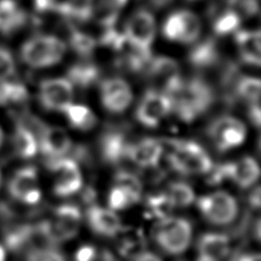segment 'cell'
Instances as JSON below:
<instances>
[{"instance_id": "obj_1", "label": "cell", "mask_w": 261, "mask_h": 261, "mask_svg": "<svg viewBox=\"0 0 261 261\" xmlns=\"http://www.w3.org/2000/svg\"><path fill=\"white\" fill-rule=\"evenodd\" d=\"M172 113L185 123H193L216 102V90L206 79L195 76L186 81L171 96Z\"/></svg>"}, {"instance_id": "obj_2", "label": "cell", "mask_w": 261, "mask_h": 261, "mask_svg": "<svg viewBox=\"0 0 261 261\" xmlns=\"http://www.w3.org/2000/svg\"><path fill=\"white\" fill-rule=\"evenodd\" d=\"M167 149V162L171 169L182 175L206 174L213 162L206 150L192 140L171 139L163 142Z\"/></svg>"}, {"instance_id": "obj_3", "label": "cell", "mask_w": 261, "mask_h": 261, "mask_svg": "<svg viewBox=\"0 0 261 261\" xmlns=\"http://www.w3.org/2000/svg\"><path fill=\"white\" fill-rule=\"evenodd\" d=\"M82 219L81 208L77 205L62 204L54 210L52 218L36 223L37 234L46 245L55 246L77 235Z\"/></svg>"}, {"instance_id": "obj_4", "label": "cell", "mask_w": 261, "mask_h": 261, "mask_svg": "<svg viewBox=\"0 0 261 261\" xmlns=\"http://www.w3.org/2000/svg\"><path fill=\"white\" fill-rule=\"evenodd\" d=\"M67 45L57 36L36 35L28 39L21 48V59L34 69L49 68L61 62Z\"/></svg>"}, {"instance_id": "obj_5", "label": "cell", "mask_w": 261, "mask_h": 261, "mask_svg": "<svg viewBox=\"0 0 261 261\" xmlns=\"http://www.w3.org/2000/svg\"><path fill=\"white\" fill-rule=\"evenodd\" d=\"M152 239L163 252L178 255L187 250L193 240V226L184 218L167 217L153 227Z\"/></svg>"}, {"instance_id": "obj_6", "label": "cell", "mask_w": 261, "mask_h": 261, "mask_svg": "<svg viewBox=\"0 0 261 261\" xmlns=\"http://www.w3.org/2000/svg\"><path fill=\"white\" fill-rule=\"evenodd\" d=\"M35 133L38 141V150L44 153L46 160L68 156L72 148V141L68 133L61 127L52 126L35 117H29L23 122Z\"/></svg>"}, {"instance_id": "obj_7", "label": "cell", "mask_w": 261, "mask_h": 261, "mask_svg": "<svg viewBox=\"0 0 261 261\" xmlns=\"http://www.w3.org/2000/svg\"><path fill=\"white\" fill-rule=\"evenodd\" d=\"M207 138L219 152H227L239 148L246 139V126L234 116L223 115L208 124Z\"/></svg>"}, {"instance_id": "obj_8", "label": "cell", "mask_w": 261, "mask_h": 261, "mask_svg": "<svg viewBox=\"0 0 261 261\" xmlns=\"http://www.w3.org/2000/svg\"><path fill=\"white\" fill-rule=\"evenodd\" d=\"M197 208L205 220L214 226L230 225L239 214L236 198L222 190L200 196L197 199Z\"/></svg>"}, {"instance_id": "obj_9", "label": "cell", "mask_w": 261, "mask_h": 261, "mask_svg": "<svg viewBox=\"0 0 261 261\" xmlns=\"http://www.w3.org/2000/svg\"><path fill=\"white\" fill-rule=\"evenodd\" d=\"M45 165L54 175L53 192L60 198H69L81 192L83 174L79 164L69 156L45 160Z\"/></svg>"}, {"instance_id": "obj_10", "label": "cell", "mask_w": 261, "mask_h": 261, "mask_svg": "<svg viewBox=\"0 0 261 261\" xmlns=\"http://www.w3.org/2000/svg\"><path fill=\"white\" fill-rule=\"evenodd\" d=\"M143 72L152 90L169 96L173 94L184 82L179 64L175 60L167 57H152Z\"/></svg>"}, {"instance_id": "obj_11", "label": "cell", "mask_w": 261, "mask_h": 261, "mask_svg": "<svg viewBox=\"0 0 261 261\" xmlns=\"http://www.w3.org/2000/svg\"><path fill=\"white\" fill-rule=\"evenodd\" d=\"M163 36L167 40L180 44H194L199 39L202 23L195 13L181 9L171 13L162 27Z\"/></svg>"}, {"instance_id": "obj_12", "label": "cell", "mask_w": 261, "mask_h": 261, "mask_svg": "<svg viewBox=\"0 0 261 261\" xmlns=\"http://www.w3.org/2000/svg\"><path fill=\"white\" fill-rule=\"evenodd\" d=\"M7 192L12 199L34 206L41 199L38 170L34 165H25L14 172L7 184Z\"/></svg>"}, {"instance_id": "obj_13", "label": "cell", "mask_w": 261, "mask_h": 261, "mask_svg": "<svg viewBox=\"0 0 261 261\" xmlns=\"http://www.w3.org/2000/svg\"><path fill=\"white\" fill-rule=\"evenodd\" d=\"M172 113V100L158 91L148 90L135 109V119L143 126L157 127Z\"/></svg>"}, {"instance_id": "obj_14", "label": "cell", "mask_w": 261, "mask_h": 261, "mask_svg": "<svg viewBox=\"0 0 261 261\" xmlns=\"http://www.w3.org/2000/svg\"><path fill=\"white\" fill-rule=\"evenodd\" d=\"M73 94L72 84L67 78H49L40 83L38 100L45 110L63 113L72 103Z\"/></svg>"}, {"instance_id": "obj_15", "label": "cell", "mask_w": 261, "mask_h": 261, "mask_svg": "<svg viewBox=\"0 0 261 261\" xmlns=\"http://www.w3.org/2000/svg\"><path fill=\"white\" fill-rule=\"evenodd\" d=\"M123 32L129 43L139 48L151 50L157 32L155 16L149 9L140 8L129 16Z\"/></svg>"}, {"instance_id": "obj_16", "label": "cell", "mask_w": 261, "mask_h": 261, "mask_svg": "<svg viewBox=\"0 0 261 261\" xmlns=\"http://www.w3.org/2000/svg\"><path fill=\"white\" fill-rule=\"evenodd\" d=\"M100 97L108 113L118 115L128 109L133 101V92L123 78L111 77L100 84Z\"/></svg>"}, {"instance_id": "obj_17", "label": "cell", "mask_w": 261, "mask_h": 261, "mask_svg": "<svg viewBox=\"0 0 261 261\" xmlns=\"http://www.w3.org/2000/svg\"><path fill=\"white\" fill-rule=\"evenodd\" d=\"M86 221L94 234L103 237H115L123 231L124 226L117 213L99 205H88Z\"/></svg>"}, {"instance_id": "obj_18", "label": "cell", "mask_w": 261, "mask_h": 261, "mask_svg": "<svg viewBox=\"0 0 261 261\" xmlns=\"http://www.w3.org/2000/svg\"><path fill=\"white\" fill-rule=\"evenodd\" d=\"M130 141L122 128H109L101 135L99 149L105 163L116 165L127 160V151Z\"/></svg>"}, {"instance_id": "obj_19", "label": "cell", "mask_w": 261, "mask_h": 261, "mask_svg": "<svg viewBox=\"0 0 261 261\" xmlns=\"http://www.w3.org/2000/svg\"><path fill=\"white\" fill-rule=\"evenodd\" d=\"M164 152V146L161 140L155 138H143L130 142L127 160L141 169H153L158 165Z\"/></svg>"}, {"instance_id": "obj_20", "label": "cell", "mask_w": 261, "mask_h": 261, "mask_svg": "<svg viewBox=\"0 0 261 261\" xmlns=\"http://www.w3.org/2000/svg\"><path fill=\"white\" fill-rule=\"evenodd\" d=\"M230 252V240L222 232H205L197 241V261H223Z\"/></svg>"}, {"instance_id": "obj_21", "label": "cell", "mask_w": 261, "mask_h": 261, "mask_svg": "<svg viewBox=\"0 0 261 261\" xmlns=\"http://www.w3.org/2000/svg\"><path fill=\"white\" fill-rule=\"evenodd\" d=\"M188 61L199 71L219 67L221 63V52L216 39L208 37L194 43L193 48L188 54Z\"/></svg>"}, {"instance_id": "obj_22", "label": "cell", "mask_w": 261, "mask_h": 261, "mask_svg": "<svg viewBox=\"0 0 261 261\" xmlns=\"http://www.w3.org/2000/svg\"><path fill=\"white\" fill-rule=\"evenodd\" d=\"M235 44L241 61L249 65L259 67L260 57V31L239 30L235 32Z\"/></svg>"}, {"instance_id": "obj_23", "label": "cell", "mask_w": 261, "mask_h": 261, "mask_svg": "<svg viewBox=\"0 0 261 261\" xmlns=\"http://www.w3.org/2000/svg\"><path fill=\"white\" fill-rule=\"evenodd\" d=\"M259 164L253 157L245 156L239 161L231 162L229 180L241 189L253 187L259 179Z\"/></svg>"}, {"instance_id": "obj_24", "label": "cell", "mask_w": 261, "mask_h": 261, "mask_svg": "<svg viewBox=\"0 0 261 261\" xmlns=\"http://www.w3.org/2000/svg\"><path fill=\"white\" fill-rule=\"evenodd\" d=\"M101 71L97 65L90 59H83L68 69L67 79L82 90H87L99 82Z\"/></svg>"}, {"instance_id": "obj_25", "label": "cell", "mask_w": 261, "mask_h": 261, "mask_svg": "<svg viewBox=\"0 0 261 261\" xmlns=\"http://www.w3.org/2000/svg\"><path fill=\"white\" fill-rule=\"evenodd\" d=\"M3 236L5 246L13 252H20L23 249L31 245L35 240H39L36 225H30V223H21V225L6 227Z\"/></svg>"}, {"instance_id": "obj_26", "label": "cell", "mask_w": 261, "mask_h": 261, "mask_svg": "<svg viewBox=\"0 0 261 261\" xmlns=\"http://www.w3.org/2000/svg\"><path fill=\"white\" fill-rule=\"evenodd\" d=\"M28 15L15 0H0V31L12 35L27 24Z\"/></svg>"}, {"instance_id": "obj_27", "label": "cell", "mask_w": 261, "mask_h": 261, "mask_svg": "<svg viewBox=\"0 0 261 261\" xmlns=\"http://www.w3.org/2000/svg\"><path fill=\"white\" fill-rule=\"evenodd\" d=\"M126 3L127 0H95L91 20L93 18L103 30L115 28L120 11Z\"/></svg>"}, {"instance_id": "obj_28", "label": "cell", "mask_w": 261, "mask_h": 261, "mask_svg": "<svg viewBox=\"0 0 261 261\" xmlns=\"http://www.w3.org/2000/svg\"><path fill=\"white\" fill-rule=\"evenodd\" d=\"M12 144L15 155L22 160H31L38 152V141L35 133L22 122H18L14 128Z\"/></svg>"}, {"instance_id": "obj_29", "label": "cell", "mask_w": 261, "mask_h": 261, "mask_svg": "<svg viewBox=\"0 0 261 261\" xmlns=\"http://www.w3.org/2000/svg\"><path fill=\"white\" fill-rule=\"evenodd\" d=\"M62 114L65 116L70 126L82 132L93 129L97 123L96 116L85 105H76L72 102L63 110Z\"/></svg>"}, {"instance_id": "obj_30", "label": "cell", "mask_w": 261, "mask_h": 261, "mask_svg": "<svg viewBox=\"0 0 261 261\" xmlns=\"http://www.w3.org/2000/svg\"><path fill=\"white\" fill-rule=\"evenodd\" d=\"M68 43L73 52L83 59H90L97 46V40L94 37L79 30L74 25H69Z\"/></svg>"}, {"instance_id": "obj_31", "label": "cell", "mask_w": 261, "mask_h": 261, "mask_svg": "<svg viewBox=\"0 0 261 261\" xmlns=\"http://www.w3.org/2000/svg\"><path fill=\"white\" fill-rule=\"evenodd\" d=\"M260 81L252 76H239L235 82L232 95L234 100L240 99L246 103H258L260 97Z\"/></svg>"}, {"instance_id": "obj_32", "label": "cell", "mask_w": 261, "mask_h": 261, "mask_svg": "<svg viewBox=\"0 0 261 261\" xmlns=\"http://www.w3.org/2000/svg\"><path fill=\"white\" fill-rule=\"evenodd\" d=\"M27 87L13 79H0V105H22L28 100Z\"/></svg>"}, {"instance_id": "obj_33", "label": "cell", "mask_w": 261, "mask_h": 261, "mask_svg": "<svg viewBox=\"0 0 261 261\" xmlns=\"http://www.w3.org/2000/svg\"><path fill=\"white\" fill-rule=\"evenodd\" d=\"M146 208L148 217L162 220V219L171 217V213L174 210V205L165 192H162L148 196L146 200Z\"/></svg>"}, {"instance_id": "obj_34", "label": "cell", "mask_w": 261, "mask_h": 261, "mask_svg": "<svg viewBox=\"0 0 261 261\" xmlns=\"http://www.w3.org/2000/svg\"><path fill=\"white\" fill-rule=\"evenodd\" d=\"M164 192L169 196L174 207H187L195 202L194 189L185 181H173L167 186Z\"/></svg>"}, {"instance_id": "obj_35", "label": "cell", "mask_w": 261, "mask_h": 261, "mask_svg": "<svg viewBox=\"0 0 261 261\" xmlns=\"http://www.w3.org/2000/svg\"><path fill=\"white\" fill-rule=\"evenodd\" d=\"M242 20L240 16H237L234 12L229 11L226 8L220 14H218L213 21V32L219 37L228 36L231 34H235L239 31Z\"/></svg>"}, {"instance_id": "obj_36", "label": "cell", "mask_w": 261, "mask_h": 261, "mask_svg": "<svg viewBox=\"0 0 261 261\" xmlns=\"http://www.w3.org/2000/svg\"><path fill=\"white\" fill-rule=\"evenodd\" d=\"M140 200L141 198L118 185H114L108 195L109 208L115 212L127 210L128 207L133 206L134 204L139 203Z\"/></svg>"}, {"instance_id": "obj_37", "label": "cell", "mask_w": 261, "mask_h": 261, "mask_svg": "<svg viewBox=\"0 0 261 261\" xmlns=\"http://www.w3.org/2000/svg\"><path fill=\"white\" fill-rule=\"evenodd\" d=\"M24 261H67V258L57 246L35 245L28 249Z\"/></svg>"}, {"instance_id": "obj_38", "label": "cell", "mask_w": 261, "mask_h": 261, "mask_svg": "<svg viewBox=\"0 0 261 261\" xmlns=\"http://www.w3.org/2000/svg\"><path fill=\"white\" fill-rule=\"evenodd\" d=\"M35 8L41 14L53 13L70 17L72 9V0H34Z\"/></svg>"}, {"instance_id": "obj_39", "label": "cell", "mask_w": 261, "mask_h": 261, "mask_svg": "<svg viewBox=\"0 0 261 261\" xmlns=\"http://www.w3.org/2000/svg\"><path fill=\"white\" fill-rule=\"evenodd\" d=\"M226 8L234 12L242 21L253 17L259 13L258 0H226Z\"/></svg>"}, {"instance_id": "obj_40", "label": "cell", "mask_w": 261, "mask_h": 261, "mask_svg": "<svg viewBox=\"0 0 261 261\" xmlns=\"http://www.w3.org/2000/svg\"><path fill=\"white\" fill-rule=\"evenodd\" d=\"M76 261H116L115 255L107 249H99L93 245H83L74 255Z\"/></svg>"}, {"instance_id": "obj_41", "label": "cell", "mask_w": 261, "mask_h": 261, "mask_svg": "<svg viewBox=\"0 0 261 261\" xmlns=\"http://www.w3.org/2000/svg\"><path fill=\"white\" fill-rule=\"evenodd\" d=\"M114 185H118L120 187L127 189L128 192L135 196L142 197V182L137 174L128 171H118L115 174Z\"/></svg>"}, {"instance_id": "obj_42", "label": "cell", "mask_w": 261, "mask_h": 261, "mask_svg": "<svg viewBox=\"0 0 261 261\" xmlns=\"http://www.w3.org/2000/svg\"><path fill=\"white\" fill-rule=\"evenodd\" d=\"M94 3L95 0H72V9L69 18H72L78 23L91 20Z\"/></svg>"}, {"instance_id": "obj_43", "label": "cell", "mask_w": 261, "mask_h": 261, "mask_svg": "<svg viewBox=\"0 0 261 261\" xmlns=\"http://www.w3.org/2000/svg\"><path fill=\"white\" fill-rule=\"evenodd\" d=\"M230 164L231 162H225V163H220V164L218 165H213L212 169L206 173L207 184L211 186H217V185L222 184L223 181L229 180Z\"/></svg>"}, {"instance_id": "obj_44", "label": "cell", "mask_w": 261, "mask_h": 261, "mask_svg": "<svg viewBox=\"0 0 261 261\" xmlns=\"http://www.w3.org/2000/svg\"><path fill=\"white\" fill-rule=\"evenodd\" d=\"M15 72V61L9 49L0 46V79L11 78Z\"/></svg>"}, {"instance_id": "obj_45", "label": "cell", "mask_w": 261, "mask_h": 261, "mask_svg": "<svg viewBox=\"0 0 261 261\" xmlns=\"http://www.w3.org/2000/svg\"><path fill=\"white\" fill-rule=\"evenodd\" d=\"M248 117H249L250 122L252 123V125H253L254 127H259V126H260L261 113H260V106H259V102H258V103L249 105V109H248Z\"/></svg>"}, {"instance_id": "obj_46", "label": "cell", "mask_w": 261, "mask_h": 261, "mask_svg": "<svg viewBox=\"0 0 261 261\" xmlns=\"http://www.w3.org/2000/svg\"><path fill=\"white\" fill-rule=\"evenodd\" d=\"M130 261H163L156 253L149 252V251H142V252L138 253L137 255L132 257Z\"/></svg>"}, {"instance_id": "obj_47", "label": "cell", "mask_w": 261, "mask_h": 261, "mask_svg": "<svg viewBox=\"0 0 261 261\" xmlns=\"http://www.w3.org/2000/svg\"><path fill=\"white\" fill-rule=\"evenodd\" d=\"M249 203L252 208L258 210L260 207V188L255 187L252 189L250 196H249Z\"/></svg>"}, {"instance_id": "obj_48", "label": "cell", "mask_w": 261, "mask_h": 261, "mask_svg": "<svg viewBox=\"0 0 261 261\" xmlns=\"http://www.w3.org/2000/svg\"><path fill=\"white\" fill-rule=\"evenodd\" d=\"M232 261H260L259 253L253 252H244L237 255Z\"/></svg>"}, {"instance_id": "obj_49", "label": "cell", "mask_w": 261, "mask_h": 261, "mask_svg": "<svg viewBox=\"0 0 261 261\" xmlns=\"http://www.w3.org/2000/svg\"><path fill=\"white\" fill-rule=\"evenodd\" d=\"M0 261H6V251L2 245H0Z\"/></svg>"}, {"instance_id": "obj_50", "label": "cell", "mask_w": 261, "mask_h": 261, "mask_svg": "<svg viewBox=\"0 0 261 261\" xmlns=\"http://www.w3.org/2000/svg\"><path fill=\"white\" fill-rule=\"evenodd\" d=\"M3 143H4V132H3L2 127H0V148H2Z\"/></svg>"}, {"instance_id": "obj_51", "label": "cell", "mask_w": 261, "mask_h": 261, "mask_svg": "<svg viewBox=\"0 0 261 261\" xmlns=\"http://www.w3.org/2000/svg\"><path fill=\"white\" fill-rule=\"evenodd\" d=\"M2 171H0V187H2Z\"/></svg>"}, {"instance_id": "obj_52", "label": "cell", "mask_w": 261, "mask_h": 261, "mask_svg": "<svg viewBox=\"0 0 261 261\" xmlns=\"http://www.w3.org/2000/svg\"><path fill=\"white\" fill-rule=\"evenodd\" d=\"M189 2H196V0H189Z\"/></svg>"}]
</instances>
